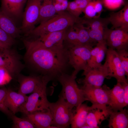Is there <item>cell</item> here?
I'll return each mask as SVG.
<instances>
[{
  "label": "cell",
  "mask_w": 128,
  "mask_h": 128,
  "mask_svg": "<svg viewBox=\"0 0 128 128\" xmlns=\"http://www.w3.org/2000/svg\"><path fill=\"white\" fill-rule=\"evenodd\" d=\"M23 41L26 50L24 60L32 69L52 80L66 73L70 66L68 49L64 46L46 48L38 38Z\"/></svg>",
  "instance_id": "6da1fadb"
},
{
  "label": "cell",
  "mask_w": 128,
  "mask_h": 128,
  "mask_svg": "<svg viewBox=\"0 0 128 128\" xmlns=\"http://www.w3.org/2000/svg\"><path fill=\"white\" fill-rule=\"evenodd\" d=\"M80 19V18L75 17L66 11L57 14L47 21L40 24L28 36H32L37 38L49 32L65 30L79 22Z\"/></svg>",
  "instance_id": "7a4b0ae2"
},
{
  "label": "cell",
  "mask_w": 128,
  "mask_h": 128,
  "mask_svg": "<svg viewBox=\"0 0 128 128\" xmlns=\"http://www.w3.org/2000/svg\"><path fill=\"white\" fill-rule=\"evenodd\" d=\"M77 75L72 73L69 74L64 73L57 79L62 86L59 95L73 108H78L85 101H87L82 90L78 86L75 79Z\"/></svg>",
  "instance_id": "3957f363"
},
{
  "label": "cell",
  "mask_w": 128,
  "mask_h": 128,
  "mask_svg": "<svg viewBox=\"0 0 128 128\" xmlns=\"http://www.w3.org/2000/svg\"><path fill=\"white\" fill-rule=\"evenodd\" d=\"M73 108L60 95L56 102H50L49 109L52 118L51 128L69 127L75 113Z\"/></svg>",
  "instance_id": "277c9868"
},
{
  "label": "cell",
  "mask_w": 128,
  "mask_h": 128,
  "mask_svg": "<svg viewBox=\"0 0 128 128\" xmlns=\"http://www.w3.org/2000/svg\"><path fill=\"white\" fill-rule=\"evenodd\" d=\"M93 48L90 45H85L68 49L69 63L74 69L72 73L77 75L80 71L86 69Z\"/></svg>",
  "instance_id": "5b68a950"
},
{
  "label": "cell",
  "mask_w": 128,
  "mask_h": 128,
  "mask_svg": "<svg viewBox=\"0 0 128 128\" xmlns=\"http://www.w3.org/2000/svg\"><path fill=\"white\" fill-rule=\"evenodd\" d=\"M21 56L11 47L0 50V69L6 71L12 78L17 76L24 68Z\"/></svg>",
  "instance_id": "8992f818"
},
{
  "label": "cell",
  "mask_w": 128,
  "mask_h": 128,
  "mask_svg": "<svg viewBox=\"0 0 128 128\" xmlns=\"http://www.w3.org/2000/svg\"><path fill=\"white\" fill-rule=\"evenodd\" d=\"M17 76L19 84L18 92L25 95L46 88L48 83L52 80L42 75L26 76L19 74Z\"/></svg>",
  "instance_id": "52a82bcc"
},
{
  "label": "cell",
  "mask_w": 128,
  "mask_h": 128,
  "mask_svg": "<svg viewBox=\"0 0 128 128\" xmlns=\"http://www.w3.org/2000/svg\"><path fill=\"white\" fill-rule=\"evenodd\" d=\"M42 0H28L23 14L22 25L20 28L22 32L27 36L35 28L39 18Z\"/></svg>",
  "instance_id": "ba28073f"
},
{
  "label": "cell",
  "mask_w": 128,
  "mask_h": 128,
  "mask_svg": "<svg viewBox=\"0 0 128 128\" xmlns=\"http://www.w3.org/2000/svg\"><path fill=\"white\" fill-rule=\"evenodd\" d=\"M46 90L45 88L33 92L28 96L18 112L26 115L35 111L48 109L50 102L47 98Z\"/></svg>",
  "instance_id": "9c48e42d"
},
{
  "label": "cell",
  "mask_w": 128,
  "mask_h": 128,
  "mask_svg": "<svg viewBox=\"0 0 128 128\" xmlns=\"http://www.w3.org/2000/svg\"><path fill=\"white\" fill-rule=\"evenodd\" d=\"M106 55L105 61L108 72V78L113 77L117 82L128 83L125 72L116 50L109 48Z\"/></svg>",
  "instance_id": "30bf717a"
},
{
  "label": "cell",
  "mask_w": 128,
  "mask_h": 128,
  "mask_svg": "<svg viewBox=\"0 0 128 128\" xmlns=\"http://www.w3.org/2000/svg\"><path fill=\"white\" fill-rule=\"evenodd\" d=\"M128 32L120 28L104 30V39L110 48L116 50H128Z\"/></svg>",
  "instance_id": "8fae6325"
},
{
  "label": "cell",
  "mask_w": 128,
  "mask_h": 128,
  "mask_svg": "<svg viewBox=\"0 0 128 128\" xmlns=\"http://www.w3.org/2000/svg\"><path fill=\"white\" fill-rule=\"evenodd\" d=\"M82 75L84 77L79 81L83 85H89L100 87L108 74L106 63L98 66L83 71Z\"/></svg>",
  "instance_id": "7c38bea8"
},
{
  "label": "cell",
  "mask_w": 128,
  "mask_h": 128,
  "mask_svg": "<svg viewBox=\"0 0 128 128\" xmlns=\"http://www.w3.org/2000/svg\"><path fill=\"white\" fill-rule=\"evenodd\" d=\"M108 87L105 85L101 87L89 85H82L80 88L82 90L87 101L92 105H109V100L108 91Z\"/></svg>",
  "instance_id": "4fadbf2b"
},
{
  "label": "cell",
  "mask_w": 128,
  "mask_h": 128,
  "mask_svg": "<svg viewBox=\"0 0 128 128\" xmlns=\"http://www.w3.org/2000/svg\"><path fill=\"white\" fill-rule=\"evenodd\" d=\"M113 110L109 105H92L88 113L86 124L92 128H98L102 122L109 117Z\"/></svg>",
  "instance_id": "5bb4252c"
},
{
  "label": "cell",
  "mask_w": 128,
  "mask_h": 128,
  "mask_svg": "<svg viewBox=\"0 0 128 128\" xmlns=\"http://www.w3.org/2000/svg\"><path fill=\"white\" fill-rule=\"evenodd\" d=\"M27 0H1V10L12 19L19 18Z\"/></svg>",
  "instance_id": "9a60e30c"
},
{
  "label": "cell",
  "mask_w": 128,
  "mask_h": 128,
  "mask_svg": "<svg viewBox=\"0 0 128 128\" xmlns=\"http://www.w3.org/2000/svg\"><path fill=\"white\" fill-rule=\"evenodd\" d=\"M110 106L113 110H118L125 107L124 103V90L120 82H117L113 88L110 89L108 87Z\"/></svg>",
  "instance_id": "2e32d148"
},
{
  "label": "cell",
  "mask_w": 128,
  "mask_h": 128,
  "mask_svg": "<svg viewBox=\"0 0 128 128\" xmlns=\"http://www.w3.org/2000/svg\"><path fill=\"white\" fill-rule=\"evenodd\" d=\"M25 115V117L30 120L36 128H51L52 118L49 109L35 111Z\"/></svg>",
  "instance_id": "e0dca14e"
},
{
  "label": "cell",
  "mask_w": 128,
  "mask_h": 128,
  "mask_svg": "<svg viewBox=\"0 0 128 128\" xmlns=\"http://www.w3.org/2000/svg\"><path fill=\"white\" fill-rule=\"evenodd\" d=\"M108 18L112 26V29L120 28L128 32V4H126L118 12L110 13Z\"/></svg>",
  "instance_id": "ac0fdd59"
},
{
  "label": "cell",
  "mask_w": 128,
  "mask_h": 128,
  "mask_svg": "<svg viewBox=\"0 0 128 128\" xmlns=\"http://www.w3.org/2000/svg\"><path fill=\"white\" fill-rule=\"evenodd\" d=\"M26 95L7 89L5 99L6 106L14 114L18 112L21 106L26 102L28 97Z\"/></svg>",
  "instance_id": "d6986e66"
},
{
  "label": "cell",
  "mask_w": 128,
  "mask_h": 128,
  "mask_svg": "<svg viewBox=\"0 0 128 128\" xmlns=\"http://www.w3.org/2000/svg\"><path fill=\"white\" fill-rule=\"evenodd\" d=\"M66 30L49 32L37 38L46 48L63 46Z\"/></svg>",
  "instance_id": "ffe728a7"
},
{
  "label": "cell",
  "mask_w": 128,
  "mask_h": 128,
  "mask_svg": "<svg viewBox=\"0 0 128 128\" xmlns=\"http://www.w3.org/2000/svg\"><path fill=\"white\" fill-rule=\"evenodd\" d=\"M108 126L110 128H128V111L125 108L112 110L109 116Z\"/></svg>",
  "instance_id": "44dd1931"
},
{
  "label": "cell",
  "mask_w": 128,
  "mask_h": 128,
  "mask_svg": "<svg viewBox=\"0 0 128 128\" xmlns=\"http://www.w3.org/2000/svg\"><path fill=\"white\" fill-rule=\"evenodd\" d=\"M0 28L13 38L19 37L22 32L16 26L13 20L0 9Z\"/></svg>",
  "instance_id": "7402d4cb"
},
{
  "label": "cell",
  "mask_w": 128,
  "mask_h": 128,
  "mask_svg": "<svg viewBox=\"0 0 128 128\" xmlns=\"http://www.w3.org/2000/svg\"><path fill=\"white\" fill-rule=\"evenodd\" d=\"M90 106L81 104L75 110L72 119L71 125L72 128H82L86 123L87 117Z\"/></svg>",
  "instance_id": "603a6c76"
},
{
  "label": "cell",
  "mask_w": 128,
  "mask_h": 128,
  "mask_svg": "<svg viewBox=\"0 0 128 128\" xmlns=\"http://www.w3.org/2000/svg\"><path fill=\"white\" fill-rule=\"evenodd\" d=\"M57 14L52 0H42L38 23L40 24L43 23Z\"/></svg>",
  "instance_id": "cb8c5ba5"
},
{
  "label": "cell",
  "mask_w": 128,
  "mask_h": 128,
  "mask_svg": "<svg viewBox=\"0 0 128 128\" xmlns=\"http://www.w3.org/2000/svg\"><path fill=\"white\" fill-rule=\"evenodd\" d=\"M73 26L65 30L64 45L67 49L73 46L82 45L79 36Z\"/></svg>",
  "instance_id": "d4e9b609"
},
{
  "label": "cell",
  "mask_w": 128,
  "mask_h": 128,
  "mask_svg": "<svg viewBox=\"0 0 128 128\" xmlns=\"http://www.w3.org/2000/svg\"><path fill=\"white\" fill-rule=\"evenodd\" d=\"M80 21L84 24L87 25L90 29L93 30L105 28L107 27L108 24L110 23L108 18H102L100 17L90 19L81 18Z\"/></svg>",
  "instance_id": "484cf974"
},
{
  "label": "cell",
  "mask_w": 128,
  "mask_h": 128,
  "mask_svg": "<svg viewBox=\"0 0 128 128\" xmlns=\"http://www.w3.org/2000/svg\"><path fill=\"white\" fill-rule=\"evenodd\" d=\"M10 118L13 122V128H36L34 124L29 119L25 117L23 118L18 117L14 114H13Z\"/></svg>",
  "instance_id": "4316f807"
},
{
  "label": "cell",
  "mask_w": 128,
  "mask_h": 128,
  "mask_svg": "<svg viewBox=\"0 0 128 128\" xmlns=\"http://www.w3.org/2000/svg\"><path fill=\"white\" fill-rule=\"evenodd\" d=\"M107 46L106 42L104 40L100 50L96 54L91 66V67L88 69L99 66L102 64L101 62L104 59L108 49Z\"/></svg>",
  "instance_id": "83f0119b"
},
{
  "label": "cell",
  "mask_w": 128,
  "mask_h": 128,
  "mask_svg": "<svg viewBox=\"0 0 128 128\" xmlns=\"http://www.w3.org/2000/svg\"><path fill=\"white\" fill-rule=\"evenodd\" d=\"M105 28H101L93 30L88 27V32L90 37L91 41L96 45L97 43L104 40V36Z\"/></svg>",
  "instance_id": "f1b7e54d"
},
{
  "label": "cell",
  "mask_w": 128,
  "mask_h": 128,
  "mask_svg": "<svg viewBox=\"0 0 128 128\" xmlns=\"http://www.w3.org/2000/svg\"><path fill=\"white\" fill-rule=\"evenodd\" d=\"M7 89L5 87L0 88V111L10 118L13 114L6 106L5 99Z\"/></svg>",
  "instance_id": "f546056e"
},
{
  "label": "cell",
  "mask_w": 128,
  "mask_h": 128,
  "mask_svg": "<svg viewBox=\"0 0 128 128\" xmlns=\"http://www.w3.org/2000/svg\"><path fill=\"white\" fill-rule=\"evenodd\" d=\"M121 64L124 70L126 75L128 76V50H116Z\"/></svg>",
  "instance_id": "4dcf8cb0"
},
{
  "label": "cell",
  "mask_w": 128,
  "mask_h": 128,
  "mask_svg": "<svg viewBox=\"0 0 128 128\" xmlns=\"http://www.w3.org/2000/svg\"><path fill=\"white\" fill-rule=\"evenodd\" d=\"M0 41L7 47H11L15 43V39L0 28Z\"/></svg>",
  "instance_id": "1f68e13d"
},
{
  "label": "cell",
  "mask_w": 128,
  "mask_h": 128,
  "mask_svg": "<svg viewBox=\"0 0 128 128\" xmlns=\"http://www.w3.org/2000/svg\"><path fill=\"white\" fill-rule=\"evenodd\" d=\"M95 0L90 2L84 9L83 12L84 14L85 18L90 19L97 17V13L94 7V3Z\"/></svg>",
  "instance_id": "d6a6232c"
},
{
  "label": "cell",
  "mask_w": 128,
  "mask_h": 128,
  "mask_svg": "<svg viewBox=\"0 0 128 128\" xmlns=\"http://www.w3.org/2000/svg\"><path fill=\"white\" fill-rule=\"evenodd\" d=\"M124 0H103V3L107 8L110 9L118 8L124 3Z\"/></svg>",
  "instance_id": "836d02e7"
},
{
  "label": "cell",
  "mask_w": 128,
  "mask_h": 128,
  "mask_svg": "<svg viewBox=\"0 0 128 128\" xmlns=\"http://www.w3.org/2000/svg\"><path fill=\"white\" fill-rule=\"evenodd\" d=\"M66 11L77 18H79V16L81 14L74 0L69 2Z\"/></svg>",
  "instance_id": "e575fe53"
},
{
  "label": "cell",
  "mask_w": 128,
  "mask_h": 128,
  "mask_svg": "<svg viewBox=\"0 0 128 128\" xmlns=\"http://www.w3.org/2000/svg\"><path fill=\"white\" fill-rule=\"evenodd\" d=\"M12 77L8 72L4 69H0V86L8 83Z\"/></svg>",
  "instance_id": "d590c367"
},
{
  "label": "cell",
  "mask_w": 128,
  "mask_h": 128,
  "mask_svg": "<svg viewBox=\"0 0 128 128\" xmlns=\"http://www.w3.org/2000/svg\"><path fill=\"white\" fill-rule=\"evenodd\" d=\"M94 0H74L81 14L88 4Z\"/></svg>",
  "instance_id": "8d00e7d4"
},
{
  "label": "cell",
  "mask_w": 128,
  "mask_h": 128,
  "mask_svg": "<svg viewBox=\"0 0 128 128\" xmlns=\"http://www.w3.org/2000/svg\"><path fill=\"white\" fill-rule=\"evenodd\" d=\"M103 2L101 0H95L94 3L95 10L98 14L97 16H100L103 10Z\"/></svg>",
  "instance_id": "74e56055"
},
{
  "label": "cell",
  "mask_w": 128,
  "mask_h": 128,
  "mask_svg": "<svg viewBox=\"0 0 128 128\" xmlns=\"http://www.w3.org/2000/svg\"><path fill=\"white\" fill-rule=\"evenodd\" d=\"M121 83L124 90V103L125 107H126L128 105V83L124 82Z\"/></svg>",
  "instance_id": "f35d334b"
},
{
  "label": "cell",
  "mask_w": 128,
  "mask_h": 128,
  "mask_svg": "<svg viewBox=\"0 0 128 128\" xmlns=\"http://www.w3.org/2000/svg\"><path fill=\"white\" fill-rule=\"evenodd\" d=\"M9 48H10L7 47L0 41V49L1 50Z\"/></svg>",
  "instance_id": "ab89813d"
},
{
  "label": "cell",
  "mask_w": 128,
  "mask_h": 128,
  "mask_svg": "<svg viewBox=\"0 0 128 128\" xmlns=\"http://www.w3.org/2000/svg\"><path fill=\"white\" fill-rule=\"evenodd\" d=\"M0 50H1L0 49Z\"/></svg>",
  "instance_id": "60d3db41"
}]
</instances>
